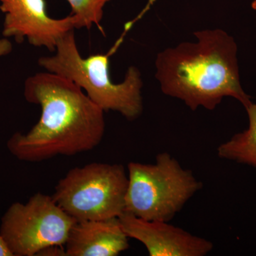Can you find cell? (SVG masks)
I'll return each mask as SVG.
<instances>
[{"label": "cell", "instance_id": "cell-10", "mask_svg": "<svg viewBox=\"0 0 256 256\" xmlns=\"http://www.w3.org/2000/svg\"><path fill=\"white\" fill-rule=\"evenodd\" d=\"M246 110L248 116V128L234 134L217 148L222 159L248 165L256 169V104L252 102Z\"/></svg>", "mask_w": 256, "mask_h": 256}, {"label": "cell", "instance_id": "cell-6", "mask_svg": "<svg viewBox=\"0 0 256 256\" xmlns=\"http://www.w3.org/2000/svg\"><path fill=\"white\" fill-rule=\"evenodd\" d=\"M76 222L52 196L37 193L26 204L10 206L2 218L0 236L14 256H37L48 247H64Z\"/></svg>", "mask_w": 256, "mask_h": 256}, {"label": "cell", "instance_id": "cell-9", "mask_svg": "<svg viewBox=\"0 0 256 256\" xmlns=\"http://www.w3.org/2000/svg\"><path fill=\"white\" fill-rule=\"evenodd\" d=\"M129 248L118 218L76 220L65 244L66 256H117Z\"/></svg>", "mask_w": 256, "mask_h": 256}, {"label": "cell", "instance_id": "cell-11", "mask_svg": "<svg viewBox=\"0 0 256 256\" xmlns=\"http://www.w3.org/2000/svg\"><path fill=\"white\" fill-rule=\"evenodd\" d=\"M110 0H67L72 9V14L77 20V28L90 30L96 25L100 28L104 8Z\"/></svg>", "mask_w": 256, "mask_h": 256}, {"label": "cell", "instance_id": "cell-8", "mask_svg": "<svg viewBox=\"0 0 256 256\" xmlns=\"http://www.w3.org/2000/svg\"><path fill=\"white\" fill-rule=\"evenodd\" d=\"M128 238L142 242L150 256H204L212 242L162 220H148L124 212L118 217Z\"/></svg>", "mask_w": 256, "mask_h": 256}, {"label": "cell", "instance_id": "cell-12", "mask_svg": "<svg viewBox=\"0 0 256 256\" xmlns=\"http://www.w3.org/2000/svg\"><path fill=\"white\" fill-rule=\"evenodd\" d=\"M12 50V44L8 38H0V57L9 54Z\"/></svg>", "mask_w": 256, "mask_h": 256}, {"label": "cell", "instance_id": "cell-2", "mask_svg": "<svg viewBox=\"0 0 256 256\" xmlns=\"http://www.w3.org/2000/svg\"><path fill=\"white\" fill-rule=\"evenodd\" d=\"M196 41L182 42L160 52L156 80L163 94L182 100L192 110H214L225 97L252 104L240 84L237 45L220 28L194 32Z\"/></svg>", "mask_w": 256, "mask_h": 256}, {"label": "cell", "instance_id": "cell-1", "mask_svg": "<svg viewBox=\"0 0 256 256\" xmlns=\"http://www.w3.org/2000/svg\"><path fill=\"white\" fill-rule=\"evenodd\" d=\"M24 97L40 106L42 114L26 134L15 133L8 140V149L18 159L36 162L73 156L102 141L104 111L69 79L48 72L34 74L25 82Z\"/></svg>", "mask_w": 256, "mask_h": 256}, {"label": "cell", "instance_id": "cell-13", "mask_svg": "<svg viewBox=\"0 0 256 256\" xmlns=\"http://www.w3.org/2000/svg\"><path fill=\"white\" fill-rule=\"evenodd\" d=\"M0 256H14L1 236H0Z\"/></svg>", "mask_w": 256, "mask_h": 256}, {"label": "cell", "instance_id": "cell-14", "mask_svg": "<svg viewBox=\"0 0 256 256\" xmlns=\"http://www.w3.org/2000/svg\"><path fill=\"white\" fill-rule=\"evenodd\" d=\"M252 9L256 10V0H254V1L252 2Z\"/></svg>", "mask_w": 256, "mask_h": 256}, {"label": "cell", "instance_id": "cell-5", "mask_svg": "<svg viewBox=\"0 0 256 256\" xmlns=\"http://www.w3.org/2000/svg\"><path fill=\"white\" fill-rule=\"evenodd\" d=\"M128 176L122 164L92 162L69 170L56 186V203L76 220L118 218Z\"/></svg>", "mask_w": 256, "mask_h": 256}, {"label": "cell", "instance_id": "cell-3", "mask_svg": "<svg viewBox=\"0 0 256 256\" xmlns=\"http://www.w3.org/2000/svg\"><path fill=\"white\" fill-rule=\"evenodd\" d=\"M54 52L55 54L38 58V65L85 90L89 98L104 112L116 111L129 120L142 114L143 82L136 67H130L124 82L114 84L110 78L108 55L82 57L74 30L60 38Z\"/></svg>", "mask_w": 256, "mask_h": 256}, {"label": "cell", "instance_id": "cell-4", "mask_svg": "<svg viewBox=\"0 0 256 256\" xmlns=\"http://www.w3.org/2000/svg\"><path fill=\"white\" fill-rule=\"evenodd\" d=\"M128 176L124 212L148 220L170 222L203 186L165 152L154 164L130 162Z\"/></svg>", "mask_w": 256, "mask_h": 256}, {"label": "cell", "instance_id": "cell-7", "mask_svg": "<svg viewBox=\"0 0 256 256\" xmlns=\"http://www.w3.org/2000/svg\"><path fill=\"white\" fill-rule=\"evenodd\" d=\"M4 15L2 35L14 38L18 43L28 40L36 47L54 52L60 38L77 28L73 14L63 18H50L44 0H0Z\"/></svg>", "mask_w": 256, "mask_h": 256}]
</instances>
